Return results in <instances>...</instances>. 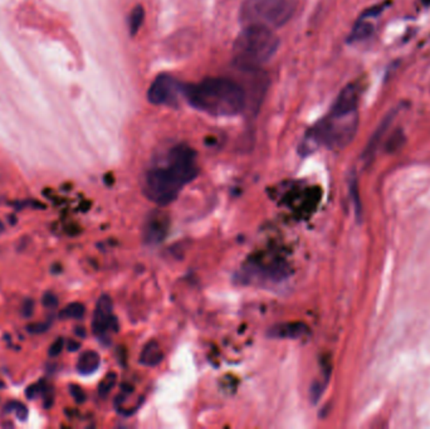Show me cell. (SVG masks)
Here are the masks:
<instances>
[{
	"instance_id": "1",
	"label": "cell",
	"mask_w": 430,
	"mask_h": 429,
	"mask_svg": "<svg viewBox=\"0 0 430 429\" xmlns=\"http://www.w3.org/2000/svg\"><path fill=\"white\" fill-rule=\"evenodd\" d=\"M196 153L185 143L170 150L164 163L151 168L143 182V193L160 207L174 202L179 193L198 176Z\"/></svg>"
},
{
	"instance_id": "2",
	"label": "cell",
	"mask_w": 430,
	"mask_h": 429,
	"mask_svg": "<svg viewBox=\"0 0 430 429\" xmlns=\"http://www.w3.org/2000/svg\"><path fill=\"white\" fill-rule=\"evenodd\" d=\"M184 98L196 110L212 116H235L247 106L246 90L233 79L224 77L204 78L184 86Z\"/></svg>"
},
{
	"instance_id": "3",
	"label": "cell",
	"mask_w": 430,
	"mask_h": 429,
	"mask_svg": "<svg viewBox=\"0 0 430 429\" xmlns=\"http://www.w3.org/2000/svg\"><path fill=\"white\" fill-rule=\"evenodd\" d=\"M280 47V39L273 29L266 26H247L235 38L233 62L246 72H255L273 57Z\"/></svg>"
},
{
	"instance_id": "4",
	"label": "cell",
	"mask_w": 430,
	"mask_h": 429,
	"mask_svg": "<svg viewBox=\"0 0 430 429\" xmlns=\"http://www.w3.org/2000/svg\"><path fill=\"white\" fill-rule=\"evenodd\" d=\"M358 127V111L350 114H333L307 131L300 145V154L307 155L321 145L328 149H344L351 143Z\"/></svg>"
},
{
	"instance_id": "5",
	"label": "cell",
	"mask_w": 430,
	"mask_h": 429,
	"mask_svg": "<svg viewBox=\"0 0 430 429\" xmlns=\"http://www.w3.org/2000/svg\"><path fill=\"white\" fill-rule=\"evenodd\" d=\"M297 0H244L239 10L243 26H261L276 29L294 17Z\"/></svg>"
},
{
	"instance_id": "6",
	"label": "cell",
	"mask_w": 430,
	"mask_h": 429,
	"mask_svg": "<svg viewBox=\"0 0 430 429\" xmlns=\"http://www.w3.org/2000/svg\"><path fill=\"white\" fill-rule=\"evenodd\" d=\"M184 86L175 77L164 73L151 84L148 98L152 104L175 107L180 98H184Z\"/></svg>"
},
{
	"instance_id": "7",
	"label": "cell",
	"mask_w": 430,
	"mask_h": 429,
	"mask_svg": "<svg viewBox=\"0 0 430 429\" xmlns=\"http://www.w3.org/2000/svg\"><path fill=\"white\" fill-rule=\"evenodd\" d=\"M113 304L110 296L104 295L97 301L93 315V332L99 338H109L110 332H116L118 329V319L113 316Z\"/></svg>"
},
{
	"instance_id": "8",
	"label": "cell",
	"mask_w": 430,
	"mask_h": 429,
	"mask_svg": "<svg viewBox=\"0 0 430 429\" xmlns=\"http://www.w3.org/2000/svg\"><path fill=\"white\" fill-rule=\"evenodd\" d=\"M169 228V214L161 209L152 210L150 214L146 217L143 224V241L150 246L161 243L168 235Z\"/></svg>"
},
{
	"instance_id": "9",
	"label": "cell",
	"mask_w": 430,
	"mask_h": 429,
	"mask_svg": "<svg viewBox=\"0 0 430 429\" xmlns=\"http://www.w3.org/2000/svg\"><path fill=\"white\" fill-rule=\"evenodd\" d=\"M397 114H398V110H397V109L389 111V112L385 115L384 118L380 121L378 129L375 130V132L372 134V136L370 137V140H369V143L366 145L365 150H364V153H363V155H361V159H363V162H364L366 165H369V164L372 163L374 156H375L376 151H378L379 145L381 143L383 137L385 136L386 131L389 130V127H390V125L392 124L394 118L397 117Z\"/></svg>"
},
{
	"instance_id": "10",
	"label": "cell",
	"mask_w": 430,
	"mask_h": 429,
	"mask_svg": "<svg viewBox=\"0 0 430 429\" xmlns=\"http://www.w3.org/2000/svg\"><path fill=\"white\" fill-rule=\"evenodd\" d=\"M361 90L358 84H350L346 86L339 96L335 100L333 109L330 112L333 114H350L358 111V100H360Z\"/></svg>"
},
{
	"instance_id": "11",
	"label": "cell",
	"mask_w": 430,
	"mask_h": 429,
	"mask_svg": "<svg viewBox=\"0 0 430 429\" xmlns=\"http://www.w3.org/2000/svg\"><path fill=\"white\" fill-rule=\"evenodd\" d=\"M308 327L303 322H285L269 330V336L278 338H298L306 335Z\"/></svg>"
},
{
	"instance_id": "12",
	"label": "cell",
	"mask_w": 430,
	"mask_h": 429,
	"mask_svg": "<svg viewBox=\"0 0 430 429\" xmlns=\"http://www.w3.org/2000/svg\"><path fill=\"white\" fill-rule=\"evenodd\" d=\"M164 352L157 341H149L143 346V352L140 355V363L146 366H157L163 361Z\"/></svg>"
},
{
	"instance_id": "13",
	"label": "cell",
	"mask_w": 430,
	"mask_h": 429,
	"mask_svg": "<svg viewBox=\"0 0 430 429\" xmlns=\"http://www.w3.org/2000/svg\"><path fill=\"white\" fill-rule=\"evenodd\" d=\"M101 364V358L96 351L87 350L81 354L77 361V370L82 375H90L97 370Z\"/></svg>"
},
{
	"instance_id": "14",
	"label": "cell",
	"mask_w": 430,
	"mask_h": 429,
	"mask_svg": "<svg viewBox=\"0 0 430 429\" xmlns=\"http://www.w3.org/2000/svg\"><path fill=\"white\" fill-rule=\"evenodd\" d=\"M374 33V26H372L370 18H364L361 17L360 20L355 23V26L352 28L349 42L350 43H356V42H363L365 39L370 38Z\"/></svg>"
},
{
	"instance_id": "15",
	"label": "cell",
	"mask_w": 430,
	"mask_h": 429,
	"mask_svg": "<svg viewBox=\"0 0 430 429\" xmlns=\"http://www.w3.org/2000/svg\"><path fill=\"white\" fill-rule=\"evenodd\" d=\"M404 143V131L398 129V130L394 131V132L391 134V136L388 139V141L385 143V150H386L388 153H390V154H394V153H397L398 150L403 148Z\"/></svg>"
},
{
	"instance_id": "16",
	"label": "cell",
	"mask_w": 430,
	"mask_h": 429,
	"mask_svg": "<svg viewBox=\"0 0 430 429\" xmlns=\"http://www.w3.org/2000/svg\"><path fill=\"white\" fill-rule=\"evenodd\" d=\"M85 312V306L79 304V302H73V304L65 306V309L59 313V316L62 319H82Z\"/></svg>"
},
{
	"instance_id": "17",
	"label": "cell",
	"mask_w": 430,
	"mask_h": 429,
	"mask_svg": "<svg viewBox=\"0 0 430 429\" xmlns=\"http://www.w3.org/2000/svg\"><path fill=\"white\" fill-rule=\"evenodd\" d=\"M143 20H145L143 8L141 6L134 8L132 12H131L130 18H129V26H130V32L132 36H135L138 32V29L143 26Z\"/></svg>"
},
{
	"instance_id": "18",
	"label": "cell",
	"mask_w": 430,
	"mask_h": 429,
	"mask_svg": "<svg viewBox=\"0 0 430 429\" xmlns=\"http://www.w3.org/2000/svg\"><path fill=\"white\" fill-rule=\"evenodd\" d=\"M116 377H116L115 373H109L104 377V380L98 385V394H99V397L106 398L110 394V391H111L112 388L116 384Z\"/></svg>"
},
{
	"instance_id": "19",
	"label": "cell",
	"mask_w": 430,
	"mask_h": 429,
	"mask_svg": "<svg viewBox=\"0 0 430 429\" xmlns=\"http://www.w3.org/2000/svg\"><path fill=\"white\" fill-rule=\"evenodd\" d=\"M350 192H351L352 201H353V205H355L356 217L360 218V217H361V203H360V199H358V182H356L355 178H352L351 182H350Z\"/></svg>"
},
{
	"instance_id": "20",
	"label": "cell",
	"mask_w": 430,
	"mask_h": 429,
	"mask_svg": "<svg viewBox=\"0 0 430 429\" xmlns=\"http://www.w3.org/2000/svg\"><path fill=\"white\" fill-rule=\"evenodd\" d=\"M70 391H71L72 397L74 398V400L77 403H85L86 393L81 387L76 385V384H72L70 387Z\"/></svg>"
},
{
	"instance_id": "21",
	"label": "cell",
	"mask_w": 430,
	"mask_h": 429,
	"mask_svg": "<svg viewBox=\"0 0 430 429\" xmlns=\"http://www.w3.org/2000/svg\"><path fill=\"white\" fill-rule=\"evenodd\" d=\"M63 348H65V340L62 338H57V340L51 345V348H49V350H48L49 357H52V358L58 357L59 354L63 350Z\"/></svg>"
},
{
	"instance_id": "22",
	"label": "cell",
	"mask_w": 430,
	"mask_h": 429,
	"mask_svg": "<svg viewBox=\"0 0 430 429\" xmlns=\"http://www.w3.org/2000/svg\"><path fill=\"white\" fill-rule=\"evenodd\" d=\"M42 302H43V305L47 309H56L57 306H58V299H57V296L52 292H48L43 296V299H42Z\"/></svg>"
},
{
	"instance_id": "23",
	"label": "cell",
	"mask_w": 430,
	"mask_h": 429,
	"mask_svg": "<svg viewBox=\"0 0 430 429\" xmlns=\"http://www.w3.org/2000/svg\"><path fill=\"white\" fill-rule=\"evenodd\" d=\"M324 388H325V385L319 383V382H314L312 384V387H311V399H312L313 403L319 402V397L324 393Z\"/></svg>"
},
{
	"instance_id": "24",
	"label": "cell",
	"mask_w": 430,
	"mask_h": 429,
	"mask_svg": "<svg viewBox=\"0 0 430 429\" xmlns=\"http://www.w3.org/2000/svg\"><path fill=\"white\" fill-rule=\"evenodd\" d=\"M26 330L31 334H43L48 330V324L45 322H33L26 326Z\"/></svg>"
},
{
	"instance_id": "25",
	"label": "cell",
	"mask_w": 430,
	"mask_h": 429,
	"mask_svg": "<svg viewBox=\"0 0 430 429\" xmlns=\"http://www.w3.org/2000/svg\"><path fill=\"white\" fill-rule=\"evenodd\" d=\"M33 311H34V301L32 299H26L23 302V306H22V313L26 318H31L33 315Z\"/></svg>"
},
{
	"instance_id": "26",
	"label": "cell",
	"mask_w": 430,
	"mask_h": 429,
	"mask_svg": "<svg viewBox=\"0 0 430 429\" xmlns=\"http://www.w3.org/2000/svg\"><path fill=\"white\" fill-rule=\"evenodd\" d=\"M15 414L18 416V419L20 421H26V416H28V410H26V405L22 403L15 404Z\"/></svg>"
},
{
	"instance_id": "27",
	"label": "cell",
	"mask_w": 430,
	"mask_h": 429,
	"mask_svg": "<svg viewBox=\"0 0 430 429\" xmlns=\"http://www.w3.org/2000/svg\"><path fill=\"white\" fill-rule=\"evenodd\" d=\"M383 9H384V6H375V7L367 9L366 12H364V14H363L361 17H364V18H372V17H376V15H379V14L383 12Z\"/></svg>"
},
{
	"instance_id": "28",
	"label": "cell",
	"mask_w": 430,
	"mask_h": 429,
	"mask_svg": "<svg viewBox=\"0 0 430 429\" xmlns=\"http://www.w3.org/2000/svg\"><path fill=\"white\" fill-rule=\"evenodd\" d=\"M67 348H68V351L74 352V351H77L81 349V344H79V341H76V340H70V341H68V344H67Z\"/></svg>"
},
{
	"instance_id": "29",
	"label": "cell",
	"mask_w": 430,
	"mask_h": 429,
	"mask_svg": "<svg viewBox=\"0 0 430 429\" xmlns=\"http://www.w3.org/2000/svg\"><path fill=\"white\" fill-rule=\"evenodd\" d=\"M40 389H37V385H31V387H28V389H26V397L29 398V399H33V398L35 397V394H37V391Z\"/></svg>"
},
{
	"instance_id": "30",
	"label": "cell",
	"mask_w": 430,
	"mask_h": 429,
	"mask_svg": "<svg viewBox=\"0 0 430 429\" xmlns=\"http://www.w3.org/2000/svg\"><path fill=\"white\" fill-rule=\"evenodd\" d=\"M79 329H81V327H77V330H76V334H77V335H81V338H83V336H85L86 335L85 332H83V330H79Z\"/></svg>"
},
{
	"instance_id": "31",
	"label": "cell",
	"mask_w": 430,
	"mask_h": 429,
	"mask_svg": "<svg viewBox=\"0 0 430 429\" xmlns=\"http://www.w3.org/2000/svg\"><path fill=\"white\" fill-rule=\"evenodd\" d=\"M4 231H6V228H4V224H3V223H1V221H0V234L3 233Z\"/></svg>"
},
{
	"instance_id": "32",
	"label": "cell",
	"mask_w": 430,
	"mask_h": 429,
	"mask_svg": "<svg viewBox=\"0 0 430 429\" xmlns=\"http://www.w3.org/2000/svg\"><path fill=\"white\" fill-rule=\"evenodd\" d=\"M10 221H12V224H15V221H17V219H15V217H14V215H12V217H10Z\"/></svg>"
},
{
	"instance_id": "33",
	"label": "cell",
	"mask_w": 430,
	"mask_h": 429,
	"mask_svg": "<svg viewBox=\"0 0 430 429\" xmlns=\"http://www.w3.org/2000/svg\"><path fill=\"white\" fill-rule=\"evenodd\" d=\"M424 4H430V0H423Z\"/></svg>"
}]
</instances>
